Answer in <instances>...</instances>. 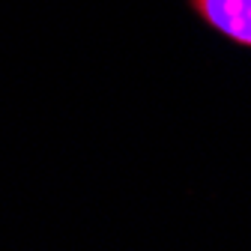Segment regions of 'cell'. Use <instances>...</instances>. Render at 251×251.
<instances>
[{"label": "cell", "instance_id": "6da1fadb", "mask_svg": "<svg viewBox=\"0 0 251 251\" xmlns=\"http://www.w3.org/2000/svg\"><path fill=\"white\" fill-rule=\"evenodd\" d=\"M185 9L203 30L251 51V0H185Z\"/></svg>", "mask_w": 251, "mask_h": 251}]
</instances>
